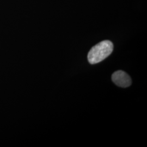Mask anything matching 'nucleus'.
<instances>
[{
  "instance_id": "f257e3e1",
  "label": "nucleus",
  "mask_w": 147,
  "mask_h": 147,
  "mask_svg": "<svg viewBox=\"0 0 147 147\" xmlns=\"http://www.w3.org/2000/svg\"><path fill=\"white\" fill-rule=\"evenodd\" d=\"M113 50V44L111 41H102L90 50L88 53V61L92 64L99 63L109 57Z\"/></svg>"
},
{
  "instance_id": "f03ea898",
  "label": "nucleus",
  "mask_w": 147,
  "mask_h": 147,
  "mask_svg": "<svg viewBox=\"0 0 147 147\" xmlns=\"http://www.w3.org/2000/svg\"><path fill=\"white\" fill-rule=\"evenodd\" d=\"M112 80L117 86L123 88L127 87L131 84V78L122 70L117 71L113 74Z\"/></svg>"
}]
</instances>
